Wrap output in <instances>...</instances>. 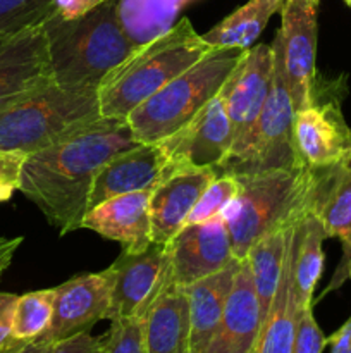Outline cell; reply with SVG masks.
Listing matches in <instances>:
<instances>
[{"label": "cell", "mask_w": 351, "mask_h": 353, "mask_svg": "<svg viewBox=\"0 0 351 353\" xmlns=\"http://www.w3.org/2000/svg\"><path fill=\"white\" fill-rule=\"evenodd\" d=\"M172 283L189 286L234 261L231 236L222 214L206 223L186 224L169 243Z\"/></svg>", "instance_id": "obj_16"}, {"label": "cell", "mask_w": 351, "mask_h": 353, "mask_svg": "<svg viewBox=\"0 0 351 353\" xmlns=\"http://www.w3.org/2000/svg\"><path fill=\"white\" fill-rule=\"evenodd\" d=\"M169 159L160 143H138L100 168L88 199V210L126 193L153 190L164 178Z\"/></svg>", "instance_id": "obj_17"}, {"label": "cell", "mask_w": 351, "mask_h": 353, "mask_svg": "<svg viewBox=\"0 0 351 353\" xmlns=\"http://www.w3.org/2000/svg\"><path fill=\"white\" fill-rule=\"evenodd\" d=\"M215 176L213 168L169 164L164 178L151 190L148 205L151 243H171Z\"/></svg>", "instance_id": "obj_15"}, {"label": "cell", "mask_w": 351, "mask_h": 353, "mask_svg": "<svg viewBox=\"0 0 351 353\" xmlns=\"http://www.w3.org/2000/svg\"><path fill=\"white\" fill-rule=\"evenodd\" d=\"M112 288L114 276L110 269L74 276L61 286H55L52 323L38 340L55 343L89 331L98 321L107 319Z\"/></svg>", "instance_id": "obj_12"}, {"label": "cell", "mask_w": 351, "mask_h": 353, "mask_svg": "<svg viewBox=\"0 0 351 353\" xmlns=\"http://www.w3.org/2000/svg\"><path fill=\"white\" fill-rule=\"evenodd\" d=\"M240 264L241 261L234 259L215 274L184 286L189 302V319H191L189 353H203L209 347L220 323Z\"/></svg>", "instance_id": "obj_22"}, {"label": "cell", "mask_w": 351, "mask_h": 353, "mask_svg": "<svg viewBox=\"0 0 351 353\" xmlns=\"http://www.w3.org/2000/svg\"><path fill=\"white\" fill-rule=\"evenodd\" d=\"M327 345H330V353H351V317L327 338Z\"/></svg>", "instance_id": "obj_37"}, {"label": "cell", "mask_w": 351, "mask_h": 353, "mask_svg": "<svg viewBox=\"0 0 351 353\" xmlns=\"http://www.w3.org/2000/svg\"><path fill=\"white\" fill-rule=\"evenodd\" d=\"M110 323L109 333L102 336L100 353H148L141 317L116 319Z\"/></svg>", "instance_id": "obj_31"}, {"label": "cell", "mask_w": 351, "mask_h": 353, "mask_svg": "<svg viewBox=\"0 0 351 353\" xmlns=\"http://www.w3.org/2000/svg\"><path fill=\"white\" fill-rule=\"evenodd\" d=\"M136 145L126 119L98 117L57 143L26 155L19 192L61 234L81 230L96 172Z\"/></svg>", "instance_id": "obj_1"}, {"label": "cell", "mask_w": 351, "mask_h": 353, "mask_svg": "<svg viewBox=\"0 0 351 353\" xmlns=\"http://www.w3.org/2000/svg\"><path fill=\"white\" fill-rule=\"evenodd\" d=\"M299 310L301 309L296 302L295 290H292L291 254L289 248H286L277 293L251 353H292Z\"/></svg>", "instance_id": "obj_24"}, {"label": "cell", "mask_w": 351, "mask_h": 353, "mask_svg": "<svg viewBox=\"0 0 351 353\" xmlns=\"http://www.w3.org/2000/svg\"><path fill=\"white\" fill-rule=\"evenodd\" d=\"M52 81L54 76L43 26L0 38V112Z\"/></svg>", "instance_id": "obj_14"}, {"label": "cell", "mask_w": 351, "mask_h": 353, "mask_svg": "<svg viewBox=\"0 0 351 353\" xmlns=\"http://www.w3.org/2000/svg\"><path fill=\"white\" fill-rule=\"evenodd\" d=\"M17 295L12 293H0V352L6 350L12 340L10 336V324H12L14 305H16Z\"/></svg>", "instance_id": "obj_35"}, {"label": "cell", "mask_w": 351, "mask_h": 353, "mask_svg": "<svg viewBox=\"0 0 351 353\" xmlns=\"http://www.w3.org/2000/svg\"><path fill=\"white\" fill-rule=\"evenodd\" d=\"M313 210L319 216L327 238H339L343 255L334 278L323 295L351 279V159L322 169Z\"/></svg>", "instance_id": "obj_19"}, {"label": "cell", "mask_w": 351, "mask_h": 353, "mask_svg": "<svg viewBox=\"0 0 351 353\" xmlns=\"http://www.w3.org/2000/svg\"><path fill=\"white\" fill-rule=\"evenodd\" d=\"M172 165L217 169L233 147V130L217 93L181 130L158 141Z\"/></svg>", "instance_id": "obj_13"}, {"label": "cell", "mask_w": 351, "mask_h": 353, "mask_svg": "<svg viewBox=\"0 0 351 353\" xmlns=\"http://www.w3.org/2000/svg\"><path fill=\"white\" fill-rule=\"evenodd\" d=\"M148 353H189L191 319L184 288L172 283L143 317Z\"/></svg>", "instance_id": "obj_21"}, {"label": "cell", "mask_w": 351, "mask_h": 353, "mask_svg": "<svg viewBox=\"0 0 351 353\" xmlns=\"http://www.w3.org/2000/svg\"><path fill=\"white\" fill-rule=\"evenodd\" d=\"M344 2H346V3H348V6H350V7H351V0H344Z\"/></svg>", "instance_id": "obj_41"}, {"label": "cell", "mask_w": 351, "mask_h": 353, "mask_svg": "<svg viewBox=\"0 0 351 353\" xmlns=\"http://www.w3.org/2000/svg\"><path fill=\"white\" fill-rule=\"evenodd\" d=\"M274 71L272 86L257 123L246 140L229 152L226 161L215 169L217 174H260L275 169L296 168L295 143H292V109L291 97L284 81L281 37L275 33L272 41Z\"/></svg>", "instance_id": "obj_7"}, {"label": "cell", "mask_w": 351, "mask_h": 353, "mask_svg": "<svg viewBox=\"0 0 351 353\" xmlns=\"http://www.w3.org/2000/svg\"><path fill=\"white\" fill-rule=\"evenodd\" d=\"M262 331L260 303L248 261H241L222 317L203 353H251Z\"/></svg>", "instance_id": "obj_18"}, {"label": "cell", "mask_w": 351, "mask_h": 353, "mask_svg": "<svg viewBox=\"0 0 351 353\" xmlns=\"http://www.w3.org/2000/svg\"><path fill=\"white\" fill-rule=\"evenodd\" d=\"M320 176L322 169L303 165L236 176L237 193L222 212L234 259L244 261L262 236L296 223L312 209Z\"/></svg>", "instance_id": "obj_3"}, {"label": "cell", "mask_w": 351, "mask_h": 353, "mask_svg": "<svg viewBox=\"0 0 351 353\" xmlns=\"http://www.w3.org/2000/svg\"><path fill=\"white\" fill-rule=\"evenodd\" d=\"M308 2H312V3H315V6H319L320 0H308Z\"/></svg>", "instance_id": "obj_40"}, {"label": "cell", "mask_w": 351, "mask_h": 353, "mask_svg": "<svg viewBox=\"0 0 351 353\" xmlns=\"http://www.w3.org/2000/svg\"><path fill=\"white\" fill-rule=\"evenodd\" d=\"M50 347L52 343H48V341L34 340L30 341V343H16L0 353H47L50 350Z\"/></svg>", "instance_id": "obj_39"}, {"label": "cell", "mask_w": 351, "mask_h": 353, "mask_svg": "<svg viewBox=\"0 0 351 353\" xmlns=\"http://www.w3.org/2000/svg\"><path fill=\"white\" fill-rule=\"evenodd\" d=\"M23 243V238H0V278H2L3 272L7 271V268L12 262L14 255H16L17 248Z\"/></svg>", "instance_id": "obj_38"}, {"label": "cell", "mask_w": 351, "mask_h": 353, "mask_svg": "<svg viewBox=\"0 0 351 353\" xmlns=\"http://www.w3.org/2000/svg\"><path fill=\"white\" fill-rule=\"evenodd\" d=\"M317 7L308 0H286L281 9L282 23L277 34L282 45L284 81L295 112L308 107L315 93Z\"/></svg>", "instance_id": "obj_9"}, {"label": "cell", "mask_w": 351, "mask_h": 353, "mask_svg": "<svg viewBox=\"0 0 351 353\" xmlns=\"http://www.w3.org/2000/svg\"><path fill=\"white\" fill-rule=\"evenodd\" d=\"M295 224L296 223L275 228L274 231L262 236L250 248L246 255V261L251 269V276H253L255 292H257L258 303H260L262 326H264L265 319H267L268 310H270L274 296L277 293L286 248H288V241Z\"/></svg>", "instance_id": "obj_25"}, {"label": "cell", "mask_w": 351, "mask_h": 353, "mask_svg": "<svg viewBox=\"0 0 351 353\" xmlns=\"http://www.w3.org/2000/svg\"><path fill=\"white\" fill-rule=\"evenodd\" d=\"M103 2L107 0H57V10L58 16L65 17V19H74V17L89 12Z\"/></svg>", "instance_id": "obj_36"}, {"label": "cell", "mask_w": 351, "mask_h": 353, "mask_svg": "<svg viewBox=\"0 0 351 353\" xmlns=\"http://www.w3.org/2000/svg\"><path fill=\"white\" fill-rule=\"evenodd\" d=\"M102 352V338H95L89 331L74 334L62 341L52 343L47 353H100Z\"/></svg>", "instance_id": "obj_34"}, {"label": "cell", "mask_w": 351, "mask_h": 353, "mask_svg": "<svg viewBox=\"0 0 351 353\" xmlns=\"http://www.w3.org/2000/svg\"><path fill=\"white\" fill-rule=\"evenodd\" d=\"M212 48L188 17L141 45L127 61L103 78L98 88L100 116L127 119L138 105L195 65Z\"/></svg>", "instance_id": "obj_4"}, {"label": "cell", "mask_w": 351, "mask_h": 353, "mask_svg": "<svg viewBox=\"0 0 351 353\" xmlns=\"http://www.w3.org/2000/svg\"><path fill=\"white\" fill-rule=\"evenodd\" d=\"M237 193V179L231 174H217L196 202L186 224H198L212 221L224 212Z\"/></svg>", "instance_id": "obj_30"}, {"label": "cell", "mask_w": 351, "mask_h": 353, "mask_svg": "<svg viewBox=\"0 0 351 353\" xmlns=\"http://www.w3.org/2000/svg\"><path fill=\"white\" fill-rule=\"evenodd\" d=\"M244 55L241 48H212L195 65L158 90L127 116L138 143H158L181 130L217 95Z\"/></svg>", "instance_id": "obj_5"}, {"label": "cell", "mask_w": 351, "mask_h": 353, "mask_svg": "<svg viewBox=\"0 0 351 353\" xmlns=\"http://www.w3.org/2000/svg\"><path fill=\"white\" fill-rule=\"evenodd\" d=\"M286 0H248L244 6L202 34L210 48H241L246 50L262 34L268 19L281 12Z\"/></svg>", "instance_id": "obj_26"}, {"label": "cell", "mask_w": 351, "mask_h": 353, "mask_svg": "<svg viewBox=\"0 0 351 353\" xmlns=\"http://www.w3.org/2000/svg\"><path fill=\"white\" fill-rule=\"evenodd\" d=\"M0 38H2V37H0Z\"/></svg>", "instance_id": "obj_42"}, {"label": "cell", "mask_w": 351, "mask_h": 353, "mask_svg": "<svg viewBox=\"0 0 351 353\" xmlns=\"http://www.w3.org/2000/svg\"><path fill=\"white\" fill-rule=\"evenodd\" d=\"M109 269L114 276L109 321L143 319L155 300L172 285L169 243H151L143 252L123 250Z\"/></svg>", "instance_id": "obj_8"}, {"label": "cell", "mask_w": 351, "mask_h": 353, "mask_svg": "<svg viewBox=\"0 0 351 353\" xmlns=\"http://www.w3.org/2000/svg\"><path fill=\"white\" fill-rule=\"evenodd\" d=\"M43 28L54 81L72 92H98L103 78L140 48L120 24L117 0L74 19L55 14Z\"/></svg>", "instance_id": "obj_2"}, {"label": "cell", "mask_w": 351, "mask_h": 353, "mask_svg": "<svg viewBox=\"0 0 351 353\" xmlns=\"http://www.w3.org/2000/svg\"><path fill=\"white\" fill-rule=\"evenodd\" d=\"M195 0H117V16L136 47L174 26L179 14Z\"/></svg>", "instance_id": "obj_27"}, {"label": "cell", "mask_w": 351, "mask_h": 353, "mask_svg": "<svg viewBox=\"0 0 351 353\" xmlns=\"http://www.w3.org/2000/svg\"><path fill=\"white\" fill-rule=\"evenodd\" d=\"M274 52L272 45L258 43L246 48L241 61L220 88L219 97L226 107L233 130V147H240L257 123L272 86Z\"/></svg>", "instance_id": "obj_10"}, {"label": "cell", "mask_w": 351, "mask_h": 353, "mask_svg": "<svg viewBox=\"0 0 351 353\" xmlns=\"http://www.w3.org/2000/svg\"><path fill=\"white\" fill-rule=\"evenodd\" d=\"M296 164L327 169L351 159V130L336 102L317 103L296 110L292 117Z\"/></svg>", "instance_id": "obj_11"}, {"label": "cell", "mask_w": 351, "mask_h": 353, "mask_svg": "<svg viewBox=\"0 0 351 353\" xmlns=\"http://www.w3.org/2000/svg\"><path fill=\"white\" fill-rule=\"evenodd\" d=\"M326 230L315 210L308 209L292 226L289 236V254H291L292 290L299 309L313 305V292L322 276Z\"/></svg>", "instance_id": "obj_23"}, {"label": "cell", "mask_w": 351, "mask_h": 353, "mask_svg": "<svg viewBox=\"0 0 351 353\" xmlns=\"http://www.w3.org/2000/svg\"><path fill=\"white\" fill-rule=\"evenodd\" d=\"M326 345L327 338L323 336L315 317H313V305L299 310L292 353H322Z\"/></svg>", "instance_id": "obj_32"}, {"label": "cell", "mask_w": 351, "mask_h": 353, "mask_svg": "<svg viewBox=\"0 0 351 353\" xmlns=\"http://www.w3.org/2000/svg\"><path fill=\"white\" fill-rule=\"evenodd\" d=\"M151 190L114 196L92 207L81 221V230L119 241L127 252H143L151 245L150 205Z\"/></svg>", "instance_id": "obj_20"}, {"label": "cell", "mask_w": 351, "mask_h": 353, "mask_svg": "<svg viewBox=\"0 0 351 353\" xmlns=\"http://www.w3.org/2000/svg\"><path fill=\"white\" fill-rule=\"evenodd\" d=\"M98 117V93L72 92L52 81L0 112V150L30 155Z\"/></svg>", "instance_id": "obj_6"}, {"label": "cell", "mask_w": 351, "mask_h": 353, "mask_svg": "<svg viewBox=\"0 0 351 353\" xmlns=\"http://www.w3.org/2000/svg\"><path fill=\"white\" fill-rule=\"evenodd\" d=\"M55 14L57 0H0V37L43 26Z\"/></svg>", "instance_id": "obj_29"}, {"label": "cell", "mask_w": 351, "mask_h": 353, "mask_svg": "<svg viewBox=\"0 0 351 353\" xmlns=\"http://www.w3.org/2000/svg\"><path fill=\"white\" fill-rule=\"evenodd\" d=\"M26 155L0 150V202H7L19 190L21 172Z\"/></svg>", "instance_id": "obj_33"}, {"label": "cell", "mask_w": 351, "mask_h": 353, "mask_svg": "<svg viewBox=\"0 0 351 353\" xmlns=\"http://www.w3.org/2000/svg\"><path fill=\"white\" fill-rule=\"evenodd\" d=\"M54 299L55 288L38 290L17 296L10 324L12 340L30 343L43 336L54 316Z\"/></svg>", "instance_id": "obj_28"}]
</instances>
